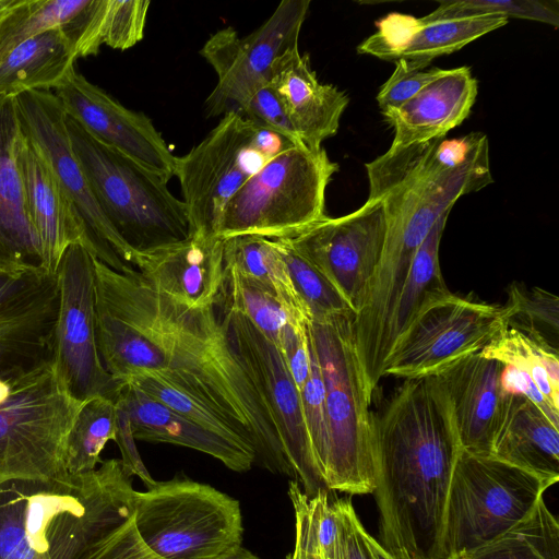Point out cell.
I'll return each instance as SVG.
<instances>
[{
  "mask_svg": "<svg viewBox=\"0 0 559 559\" xmlns=\"http://www.w3.org/2000/svg\"><path fill=\"white\" fill-rule=\"evenodd\" d=\"M96 338L119 382L151 376L224 417L260 466L295 480L265 396L238 354L216 306L192 308L156 290L136 270L94 258Z\"/></svg>",
  "mask_w": 559,
  "mask_h": 559,
  "instance_id": "1",
  "label": "cell"
},
{
  "mask_svg": "<svg viewBox=\"0 0 559 559\" xmlns=\"http://www.w3.org/2000/svg\"><path fill=\"white\" fill-rule=\"evenodd\" d=\"M381 544L393 559H442L449 489L462 451L438 377L405 379L372 415Z\"/></svg>",
  "mask_w": 559,
  "mask_h": 559,
  "instance_id": "2",
  "label": "cell"
},
{
  "mask_svg": "<svg viewBox=\"0 0 559 559\" xmlns=\"http://www.w3.org/2000/svg\"><path fill=\"white\" fill-rule=\"evenodd\" d=\"M121 460L52 480L0 483V559H81L134 512L136 490Z\"/></svg>",
  "mask_w": 559,
  "mask_h": 559,
  "instance_id": "3",
  "label": "cell"
},
{
  "mask_svg": "<svg viewBox=\"0 0 559 559\" xmlns=\"http://www.w3.org/2000/svg\"><path fill=\"white\" fill-rule=\"evenodd\" d=\"M67 129L99 207L134 259L190 237L185 204L168 189L169 180L100 142L68 115Z\"/></svg>",
  "mask_w": 559,
  "mask_h": 559,
  "instance_id": "4",
  "label": "cell"
},
{
  "mask_svg": "<svg viewBox=\"0 0 559 559\" xmlns=\"http://www.w3.org/2000/svg\"><path fill=\"white\" fill-rule=\"evenodd\" d=\"M354 313L309 321V338L321 370L329 425L330 453L323 480L328 490L372 493V394L357 357Z\"/></svg>",
  "mask_w": 559,
  "mask_h": 559,
  "instance_id": "5",
  "label": "cell"
},
{
  "mask_svg": "<svg viewBox=\"0 0 559 559\" xmlns=\"http://www.w3.org/2000/svg\"><path fill=\"white\" fill-rule=\"evenodd\" d=\"M82 404L53 359L0 373V483L68 475L67 439Z\"/></svg>",
  "mask_w": 559,
  "mask_h": 559,
  "instance_id": "6",
  "label": "cell"
},
{
  "mask_svg": "<svg viewBox=\"0 0 559 559\" xmlns=\"http://www.w3.org/2000/svg\"><path fill=\"white\" fill-rule=\"evenodd\" d=\"M338 165L323 147L292 145L264 163L227 203L217 237L290 238L325 215V190Z\"/></svg>",
  "mask_w": 559,
  "mask_h": 559,
  "instance_id": "7",
  "label": "cell"
},
{
  "mask_svg": "<svg viewBox=\"0 0 559 559\" xmlns=\"http://www.w3.org/2000/svg\"><path fill=\"white\" fill-rule=\"evenodd\" d=\"M135 527L162 559H219L241 546L240 503L189 478L156 484L134 497Z\"/></svg>",
  "mask_w": 559,
  "mask_h": 559,
  "instance_id": "8",
  "label": "cell"
},
{
  "mask_svg": "<svg viewBox=\"0 0 559 559\" xmlns=\"http://www.w3.org/2000/svg\"><path fill=\"white\" fill-rule=\"evenodd\" d=\"M551 485L492 455L462 450L449 489L442 559H460L508 532Z\"/></svg>",
  "mask_w": 559,
  "mask_h": 559,
  "instance_id": "9",
  "label": "cell"
},
{
  "mask_svg": "<svg viewBox=\"0 0 559 559\" xmlns=\"http://www.w3.org/2000/svg\"><path fill=\"white\" fill-rule=\"evenodd\" d=\"M297 145L261 130L230 111L187 154L177 157L178 178L190 236L217 237L224 210L264 163Z\"/></svg>",
  "mask_w": 559,
  "mask_h": 559,
  "instance_id": "10",
  "label": "cell"
},
{
  "mask_svg": "<svg viewBox=\"0 0 559 559\" xmlns=\"http://www.w3.org/2000/svg\"><path fill=\"white\" fill-rule=\"evenodd\" d=\"M507 328L504 305L448 292L426 304L397 335L383 377H437L460 360L479 354Z\"/></svg>",
  "mask_w": 559,
  "mask_h": 559,
  "instance_id": "11",
  "label": "cell"
},
{
  "mask_svg": "<svg viewBox=\"0 0 559 559\" xmlns=\"http://www.w3.org/2000/svg\"><path fill=\"white\" fill-rule=\"evenodd\" d=\"M94 255L81 243L63 252L56 273L58 311L52 359L74 399L116 401L122 382L106 370L96 338Z\"/></svg>",
  "mask_w": 559,
  "mask_h": 559,
  "instance_id": "12",
  "label": "cell"
},
{
  "mask_svg": "<svg viewBox=\"0 0 559 559\" xmlns=\"http://www.w3.org/2000/svg\"><path fill=\"white\" fill-rule=\"evenodd\" d=\"M22 134L50 166L83 222L93 255L118 272H130L134 254L99 207L78 162L67 129V114L51 90H33L14 97Z\"/></svg>",
  "mask_w": 559,
  "mask_h": 559,
  "instance_id": "13",
  "label": "cell"
},
{
  "mask_svg": "<svg viewBox=\"0 0 559 559\" xmlns=\"http://www.w3.org/2000/svg\"><path fill=\"white\" fill-rule=\"evenodd\" d=\"M309 0H284L258 28L241 37L231 26L214 33L200 55L217 82L205 99L207 117L239 114L251 95L269 81L276 59L298 48Z\"/></svg>",
  "mask_w": 559,
  "mask_h": 559,
  "instance_id": "14",
  "label": "cell"
},
{
  "mask_svg": "<svg viewBox=\"0 0 559 559\" xmlns=\"http://www.w3.org/2000/svg\"><path fill=\"white\" fill-rule=\"evenodd\" d=\"M386 235L381 199H368L358 210L317 222L286 238L342 294L354 313L380 261Z\"/></svg>",
  "mask_w": 559,
  "mask_h": 559,
  "instance_id": "15",
  "label": "cell"
},
{
  "mask_svg": "<svg viewBox=\"0 0 559 559\" xmlns=\"http://www.w3.org/2000/svg\"><path fill=\"white\" fill-rule=\"evenodd\" d=\"M217 310L238 354L265 396L295 480L308 497L328 490L312 453L300 392L277 347L242 314Z\"/></svg>",
  "mask_w": 559,
  "mask_h": 559,
  "instance_id": "16",
  "label": "cell"
},
{
  "mask_svg": "<svg viewBox=\"0 0 559 559\" xmlns=\"http://www.w3.org/2000/svg\"><path fill=\"white\" fill-rule=\"evenodd\" d=\"M52 92L91 135L167 180L175 176L177 156L146 115L124 107L75 69Z\"/></svg>",
  "mask_w": 559,
  "mask_h": 559,
  "instance_id": "17",
  "label": "cell"
},
{
  "mask_svg": "<svg viewBox=\"0 0 559 559\" xmlns=\"http://www.w3.org/2000/svg\"><path fill=\"white\" fill-rule=\"evenodd\" d=\"M57 311L56 275H0V373L52 359Z\"/></svg>",
  "mask_w": 559,
  "mask_h": 559,
  "instance_id": "18",
  "label": "cell"
},
{
  "mask_svg": "<svg viewBox=\"0 0 559 559\" xmlns=\"http://www.w3.org/2000/svg\"><path fill=\"white\" fill-rule=\"evenodd\" d=\"M133 266L152 287L186 306H216L225 278L224 239L190 236L136 254Z\"/></svg>",
  "mask_w": 559,
  "mask_h": 559,
  "instance_id": "19",
  "label": "cell"
},
{
  "mask_svg": "<svg viewBox=\"0 0 559 559\" xmlns=\"http://www.w3.org/2000/svg\"><path fill=\"white\" fill-rule=\"evenodd\" d=\"M16 163L28 216L41 248L43 270L56 275L70 245L81 243L92 253L85 226L48 163L22 132L16 145Z\"/></svg>",
  "mask_w": 559,
  "mask_h": 559,
  "instance_id": "20",
  "label": "cell"
},
{
  "mask_svg": "<svg viewBox=\"0 0 559 559\" xmlns=\"http://www.w3.org/2000/svg\"><path fill=\"white\" fill-rule=\"evenodd\" d=\"M506 365L471 355L437 376L450 402L463 451L490 455L504 399L501 378Z\"/></svg>",
  "mask_w": 559,
  "mask_h": 559,
  "instance_id": "21",
  "label": "cell"
},
{
  "mask_svg": "<svg viewBox=\"0 0 559 559\" xmlns=\"http://www.w3.org/2000/svg\"><path fill=\"white\" fill-rule=\"evenodd\" d=\"M507 23L508 19L496 15L427 21L393 13L378 23V31L357 50L386 61L408 59L430 64Z\"/></svg>",
  "mask_w": 559,
  "mask_h": 559,
  "instance_id": "22",
  "label": "cell"
},
{
  "mask_svg": "<svg viewBox=\"0 0 559 559\" xmlns=\"http://www.w3.org/2000/svg\"><path fill=\"white\" fill-rule=\"evenodd\" d=\"M20 136L14 97H0V275L9 276L44 271L16 163Z\"/></svg>",
  "mask_w": 559,
  "mask_h": 559,
  "instance_id": "23",
  "label": "cell"
},
{
  "mask_svg": "<svg viewBox=\"0 0 559 559\" xmlns=\"http://www.w3.org/2000/svg\"><path fill=\"white\" fill-rule=\"evenodd\" d=\"M116 401L128 412L135 440L193 449L238 473L250 471L257 462L255 451L247 442L187 419L129 382H122Z\"/></svg>",
  "mask_w": 559,
  "mask_h": 559,
  "instance_id": "24",
  "label": "cell"
},
{
  "mask_svg": "<svg viewBox=\"0 0 559 559\" xmlns=\"http://www.w3.org/2000/svg\"><path fill=\"white\" fill-rule=\"evenodd\" d=\"M269 82L281 97L300 142L319 150L333 136L348 96L331 84H323L310 66L309 56L299 47L275 60Z\"/></svg>",
  "mask_w": 559,
  "mask_h": 559,
  "instance_id": "25",
  "label": "cell"
},
{
  "mask_svg": "<svg viewBox=\"0 0 559 559\" xmlns=\"http://www.w3.org/2000/svg\"><path fill=\"white\" fill-rule=\"evenodd\" d=\"M471 68L448 69L397 108L382 112L394 129L391 146H406L443 138L469 115L477 96Z\"/></svg>",
  "mask_w": 559,
  "mask_h": 559,
  "instance_id": "26",
  "label": "cell"
},
{
  "mask_svg": "<svg viewBox=\"0 0 559 559\" xmlns=\"http://www.w3.org/2000/svg\"><path fill=\"white\" fill-rule=\"evenodd\" d=\"M490 455L554 485L559 480V427L523 395L507 393Z\"/></svg>",
  "mask_w": 559,
  "mask_h": 559,
  "instance_id": "27",
  "label": "cell"
},
{
  "mask_svg": "<svg viewBox=\"0 0 559 559\" xmlns=\"http://www.w3.org/2000/svg\"><path fill=\"white\" fill-rule=\"evenodd\" d=\"M72 44L60 28L29 37L0 62V97L33 90H53L74 69Z\"/></svg>",
  "mask_w": 559,
  "mask_h": 559,
  "instance_id": "28",
  "label": "cell"
},
{
  "mask_svg": "<svg viewBox=\"0 0 559 559\" xmlns=\"http://www.w3.org/2000/svg\"><path fill=\"white\" fill-rule=\"evenodd\" d=\"M91 0H20L0 16V62L22 41L52 28H60L75 56L82 46Z\"/></svg>",
  "mask_w": 559,
  "mask_h": 559,
  "instance_id": "29",
  "label": "cell"
},
{
  "mask_svg": "<svg viewBox=\"0 0 559 559\" xmlns=\"http://www.w3.org/2000/svg\"><path fill=\"white\" fill-rule=\"evenodd\" d=\"M216 307L246 317L276 347L288 322L309 320L292 313L274 290L226 263Z\"/></svg>",
  "mask_w": 559,
  "mask_h": 559,
  "instance_id": "30",
  "label": "cell"
},
{
  "mask_svg": "<svg viewBox=\"0 0 559 559\" xmlns=\"http://www.w3.org/2000/svg\"><path fill=\"white\" fill-rule=\"evenodd\" d=\"M224 259L242 275L274 290L292 313L309 319L273 239L251 235L224 239Z\"/></svg>",
  "mask_w": 559,
  "mask_h": 559,
  "instance_id": "31",
  "label": "cell"
},
{
  "mask_svg": "<svg viewBox=\"0 0 559 559\" xmlns=\"http://www.w3.org/2000/svg\"><path fill=\"white\" fill-rule=\"evenodd\" d=\"M448 216L445 213L436 222L416 251L393 312L392 346L426 304L450 292L439 263V247Z\"/></svg>",
  "mask_w": 559,
  "mask_h": 559,
  "instance_id": "32",
  "label": "cell"
},
{
  "mask_svg": "<svg viewBox=\"0 0 559 559\" xmlns=\"http://www.w3.org/2000/svg\"><path fill=\"white\" fill-rule=\"evenodd\" d=\"M460 559H559L558 520L542 498L515 526Z\"/></svg>",
  "mask_w": 559,
  "mask_h": 559,
  "instance_id": "33",
  "label": "cell"
},
{
  "mask_svg": "<svg viewBox=\"0 0 559 559\" xmlns=\"http://www.w3.org/2000/svg\"><path fill=\"white\" fill-rule=\"evenodd\" d=\"M559 352L515 329L507 328L479 355L527 373L559 408Z\"/></svg>",
  "mask_w": 559,
  "mask_h": 559,
  "instance_id": "34",
  "label": "cell"
},
{
  "mask_svg": "<svg viewBox=\"0 0 559 559\" xmlns=\"http://www.w3.org/2000/svg\"><path fill=\"white\" fill-rule=\"evenodd\" d=\"M116 437V404L105 396L83 402L70 429L66 448L68 474L87 473L102 463L100 453Z\"/></svg>",
  "mask_w": 559,
  "mask_h": 559,
  "instance_id": "35",
  "label": "cell"
},
{
  "mask_svg": "<svg viewBox=\"0 0 559 559\" xmlns=\"http://www.w3.org/2000/svg\"><path fill=\"white\" fill-rule=\"evenodd\" d=\"M273 240L310 321H322L337 314L354 313L337 288L304 259L286 238Z\"/></svg>",
  "mask_w": 559,
  "mask_h": 559,
  "instance_id": "36",
  "label": "cell"
},
{
  "mask_svg": "<svg viewBox=\"0 0 559 559\" xmlns=\"http://www.w3.org/2000/svg\"><path fill=\"white\" fill-rule=\"evenodd\" d=\"M508 328L530 335L558 350L559 298L539 287L512 283L508 288Z\"/></svg>",
  "mask_w": 559,
  "mask_h": 559,
  "instance_id": "37",
  "label": "cell"
},
{
  "mask_svg": "<svg viewBox=\"0 0 559 559\" xmlns=\"http://www.w3.org/2000/svg\"><path fill=\"white\" fill-rule=\"evenodd\" d=\"M496 15L523 19L558 27L557 0H451L440 1L436 10L423 16L427 21Z\"/></svg>",
  "mask_w": 559,
  "mask_h": 559,
  "instance_id": "38",
  "label": "cell"
},
{
  "mask_svg": "<svg viewBox=\"0 0 559 559\" xmlns=\"http://www.w3.org/2000/svg\"><path fill=\"white\" fill-rule=\"evenodd\" d=\"M123 382L131 383L176 413L211 431L245 441L224 417L185 392L157 378L151 376H135Z\"/></svg>",
  "mask_w": 559,
  "mask_h": 559,
  "instance_id": "39",
  "label": "cell"
},
{
  "mask_svg": "<svg viewBox=\"0 0 559 559\" xmlns=\"http://www.w3.org/2000/svg\"><path fill=\"white\" fill-rule=\"evenodd\" d=\"M309 353L310 374L304 388L300 390V399L312 453L323 479V473L328 465L330 453L329 425L325 407L324 383L310 338Z\"/></svg>",
  "mask_w": 559,
  "mask_h": 559,
  "instance_id": "40",
  "label": "cell"
},
{
  "mask_svg": "<svg viewBox=\"0 0 559 559\" xmlns=\"http://www.w3.org/2000/svg\"><path fill=\"white\" fill-rule=\"evenodd\" d=\"M150 0H106L99 38L102 45L126 50L144 36Z\"/></svg>",
  "mask_w": 559,
  "mask_h": 559,
  "instance_id": "41",
  "label": "cell"
},
{
  "mask_svg": "<svg viewBox=\"0 0 559 559\" xmlns=\"http://www.w3.org/2000/svg\"><path fill=\"white\" fill-rule=\"evenodd\" d=\"M428 66L417 60H397L395 70L376 97L381 111L400 107L448 70Z\"/></svg>",
  "mask_w": 559,
  "mask_h": 559,
  "instance_id": "42",
  "label": "cell"
},
{
  "mask_svg": "<svg viewBox=\"0 0 559 559\" xmlns=\"http://www.w3.org/2000/svg\"><path fill=\"white\" fill-rule=\"evenodd\" d=\"M239 115L261 130L276 134L293 144H302L281 97L269 81L251 95Z\"/></svg>",
  "mask_w": 559,
  "mask_h": 559,
  "instance_id": "43",
  "label": "cell"
},
{
  "mask_svg": "<svg viewBox=\"0 0 559 559\" xmlns=\"http://www.w3.org/2000/svg\"><path fill=\"white\" fill-rule=\"evenodd\" d=\"M310 320L288 322L277 349L297 389L304 388L310 374L308 325Z\"/></svg>",
  "mask_w": 559,
  "mask_h": 559,
  "instance_id": "44",
  "label": "cell"
},
{
  "mask_svg": "<svg viewBox=\"0 0 559 559\" xmlns=\"http://www.w3.org/2000/svg\"><path fill=\"white\" fill-rule=\"evenodd\" d=\"M295 514V546L284 559H321L309 497L296 480L288 484Z\"/></svg>",
  "mask_w": 559,
  "mask_h": 559,
  "instance_id": "45",
  "label": "cell"
},
{
  "mask_svg": "<svg viewBox=\"0 0 559 559\" xmlns=\"http://www.w3.org/2000/svg\"><path fill=\"white\" fill-rule=\"evenodd\" d=\"M340 535L336 559H369L361 525L350 499H333Z\"/></svg>",
  "mask_w": 559,
  "mask_h": 559,
  "instance_id": "46",
  "label": "cell"
},
{
  "mask_svg": "<svg viewBox=\"0 0 559 559\" xmlns=\"http://www.w3.org/2000/svg\"><path fill=\"white\" fill-rule=\"evenodd\" d=\"M115 442L119 447L122 465L132 476H138L144 483L146 488H150L156 484V480H154L148 473L138 451L129 414L119 402L115 401Z\"/></svg>",
  "mask_w": 559,
  "mask_h": 559,
  "instance_id": "47",
  "label": "cell"
},
{
  "mask_svg": "<svg viewBox=\"0 0 559 559\" xmlns=\"http://www.w3.org/2000/svg\"><path fill=\"white\" fill-rule=\"evenodd\" d=\"M501 384L504 393L523 395L559 427V408L547 400L527 373L506 365Z\"/></svg>",
  "mask_w": 559,
  "mask_h": 559,
  "instance_id": "48",
  "label": "cell"
},
{
  "mask_svg": "<svg viewBox=\"0 0 559 559\" xmlns=\"http://www.w3.org/2000/svg\"><path fill=\"white\" fill-rule=\"evenodd\" d=\"M369 559H393L380 542L372 537L365 527L361 531Z\"/></svg>",
  "mask_w": 559,
  "mask_h": 559,
  "instance_id": "49",
  "label": "cell"
},
{
  "mask_svg": "<svg viewBox=\"0 0 559 559\" xmlns=\"http://www.w3.org/2000/svg\"><path fill=\"white\" fill-rule=\"evenodd\" d=\"M219 559H260L257 555L248 550L247 548L238 546L221 557Z\"/></svg>",
  "mask_w": 559,
  "mask_h": 559,
  "instance_id": "50",
  "label": "cell"
},
{
  "mask_svg": "<svg viewBox=\"0 0 559 559\" xmlns=\"http://www.w3.org/2000/svg\"><path fill=\"white\" fill-rule=\"evenodd\" d=\"M20 0H0V16L13 8Z\"/></svg>",
  "mask_w": 559,
  "mask_h": 559,
  "instance_id": "51",
  "label": "cell"
}]
</instances>
